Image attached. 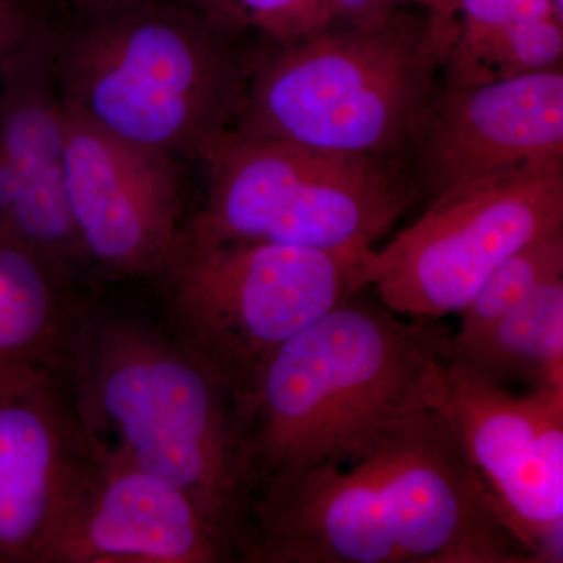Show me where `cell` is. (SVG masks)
Segmentation results:
<instances>
[{
  "instance_id": "cell-1",
  "label": "cell",
  "mask_w": 563,
  "mask_h": 563,
  "mask_svg": "<svg viewBox=\"0 0 563 563\" xmlns=\"http://www.w3.org/2000/svg\"><path fill=\"white\" fill-rule=\"evenodd\" d=\"M244 563H532L442 407L255 499Z\"/></svg>"
},
{
  "instance_id": "cell-2",
  "label": "cell",
  "mask_w": 563,
  "mask_h": 563,
  "mask_svg": "<svg viewBox=\"0 0 563 563\" xmlns=\"http://www.w3.org/2000/svg\"><path fill=\"white\" fill-rule=\"evenodd\" d=\"M62 384L91 443L187 493L242 562L254 504L242 409L158 314L95 292Z\"/></svg>"
},
{
  "instance_id": "cell-3",
  "label": "cell",
  "mask_w": 563,
  "mask_h": 563,
  "mask_svg": "<svg viewBox=\"0 0 563 563\" xmlns=\"http://www.w3.org/2000/svg\"><path fill=\"white\" fill-rule=\"evenodd\" d=\"M358 292L263 366L244 407L254 501L321 463L362 457L442 402L453 335Z\"/></svg>"
},
{
  "instance_id": "cell-4",
  "label": "cell",
  "mask_w": 563,
  "mask_h": 563,
  "mask_svg": "<svg viewBox=\"0 0 563 563\" xmlns=\"http://www.w3.org/2000/svg\"><path fill=\"white\" fill-rule=\"evenodd\" d=\"M258 47L188 3L120 0L57 24L55 73L70 113L199 163L235 128Z\"/></svg>"
},
{
  "instance_id": "cell-5",
  "label": "cell",
  "mask_w": 563,
  "mask_h": 563,
  "mask_svg": "<svg viewBox=\"0 0 563 563\" xmlns=\"http://www.w3.org/2000/svg\"><path fill=\"white\" fill-rule=\"evenodd\" d=\"M453 16L395 11L332 22L285 46L261 43L236 131L402 165L422 111L442 85ZM404 166V165H402Z\"/></svg>"
},
{
  "instance_id": "cell-6",
  "label": "cell",
  "mask_w": 563,
  "mask_h": 563,
  "mask_svg": "<svg viewBox=\"0 0 563 563\" xmlns=\"http://www.w3.org/2000/svg\"><path fill=\"white\" fill-rule=\"evenodd\" d=\"M369 250H313L184 232L161 285L158 317L235 395L242 409L263 366L291 336L369 287Z\"/></svg>"
},
{
  "instance_id": "cell-7",
  "label": "cell",
  "mask_w": 563,
  "mask_h": 563,
  "mask_svg": "<svg viewBox=\"0 0 563 563\" xmlns=\"http://www.w3.org/2000/svg\"><path fill=\"white\" fill-rule=\"evenodd\" d=\"M195 239L369 250L420 198L399 162L231 129L199 161Z\"/></svg>"
},
{
  "instance_id": "cell-8",
  "label": "cell",
  "mask_w": 563,
  "mask_h": 563,
  "mask_svg": "<svg viewBox=\"0 0 563 563\" xmlns=\"http://www.w3.org/2000/svg\"><path fill=\"white\" fill-rule=\"evenodd\" d=\"M563 229V165L523 166L465 181L383 250L369 285L391 312L440 320L461 313L507 257Z\"/></svg>"
},
{
  "instance_id": "cell-9",
  "label": "cell",
  "mask_w": 563,
  "mask_h": 563,
  "mask_svg": "<svg viewBox=\"0 0 563 563\" xmlns=\"http://www.w3.org/2000/svg\"><path fill=\"white\" fill-rule=\"evenodd\" d=\"M440 407L532 563H562L563 390L514 395L450 361Z\"/></svg>"
},
{
  "instance_id": "cell-10",
  "label": "cell",
  "mask_w": 563,
  "mask_h": 563,
  "mask_svg": "<svg viewBox=\"0 0 563 563\" xmlns=\"http://www.w3.org/2000/svg\"><path fill=\"white\" fill-rule=\"evenodd\" d=\"M66 199L87 269L157 280L184 236L180 162L66 110Z\"/></svg>"
},
{
  "instance_id": "cell-11",
  "label": "cell",
  "mask_w": 563,
  "mask_h": 563,
  "mask_svg": "<svg viewBox=\"0 0 563 563\" xmlns=\"http://www.w3.org/2000/svg\"><path fill=\"white\" fill-rule=\"evenodd\" d=\"M402 165L429 201L506 169L563 165L562 66L473 87L440 85Z\"/></svg>"
},
{
  "instance_id": "cell-12",
  "label": "cell",
  "mask_w": 563,
  "mask_h": 563,
  "mask_svg": "<svg viewBox=\"0 0 563 563\" xmlns=\"http://www.w3.org/2000/svg\"><path fill=\"white\" fill-rule=\"evenodd\" d=\"M222 562L235 559L187 493L91 440L41 561Z\"/></svg>"
},
{
  "instance_id": "cell-13",
  "label": "cell",
  "mask_w": 563,
  "mask_h": 563,
  "mask_svg": "<svg viewBox=\"0 0 563 563\" xmlns=\"http://www.w3.org/2000/svg\"><path fill=\"white\" fill-rule=\"evenodd\" d=\"M55 40L57 24L44 16L0 76V152L18 181L11 235L84 273L66 199V107Z\"/></svg>"
},
{
  "instance_id": "cell-14",
  "label": "cell",
  "mask_w": 563,
  "mask_h": 563,
  "mask_svg": "<svg viewBox=\"0 0 563 563\" xmlns=\"http://www.w3.org/2000/svg\"><path fill=\"white\" fill-rule=\"evenodd\" d=\"M90 440L58 380L0 391V563H41Z\"/></svg>"
},
{
  "instance_id": "cell-15",
  "label": "cell",
  "mask_w": 563,
  "mask_h": 563,
  "mask_svg": "<svg viewBox=\"0 0 563 563\" xmlns=\"http://www.w3.org/2000/svg\"><path fill=\"white\" fill-rule=\"evenodd\" d=\"M92 296L77 269L0 232V391L62 383Z\"/></svg>"
},
{
  "instance_id": "cell-16",
  "label": "cell",
  "mask_w": 563,
  "mask_h": 563,
  "mask_svg": "<svg viewBox=\"0 0 563 563\" xmlns=\"http://www.w3.org/2000/svg\"><path fill=\"white\" fill-rule=\"evenodd\" d=\"M451 362L498 385L515 379L563 390V277L451 351Z\"/></svg>"
},
{
  "instance_id": "cell-17",
  "label": "cell",
  "mask_w": 563,
  "mask_h": 563,
  "mask_svg": "<svg viewBox=\"0 0 563 563\" xmlns=\"http://www.w3.org/2000/svg\"><path fill=\"white\" fill-rule=\"evenodd\" d=\"M563 60V21L531 18L507 24H463L453 18L442 68L443 87H473L558 68Z\"/></svg>"
},
{
  "instance_id": "cell-18",
  "label": "cell",
  "mask_w": 563,
  "mask_h": 563,
  "mask_svg": "<svg viewBox=\"0 0 563 563\" xmlns=\"http://www.w3.org/2000/svg\"><path fill=\"white\" fill-rule=\"evenodd\" d=\"M563 277V229L532 240L498 266L462 310L451 351L472 342L507 313L555 279Z\"/></svg>"
},
{
  "instance_id": "cell-19",
  "label": "cell",
  "mask_w": 563,
  "mask_h": 563,
  "mask_svg": "<svg viewBox=\"0 0 563 563\" xmlns=\"http://www.w3.org/2000/svg\"><path fill=\"white\" fill-rule=\"evenodd\" d=\"M228 31L285 46L335 22L331 0H185Z\"/></svg>"
},
{
  "instance_id": "cell-20",
  "label": "cell",
  "mask_w": 563,
  "mask_h": 563,
  "mask_svg": "<svg viewBox=\"0 0 563 563\" xmlns=\"http://www.w3.org/2000/svg\"><path fill=\"white\" fill-rule=\"evenodd\" d=\"M453 16L461 18V21L454 18L457 22L474 25L507 24L544 16L561 20L550 0H454Z\"/></svg>"
},
{
  "instance_id": "cell-21",
  "label": "cell",
  "mask_w": 563,
  "mask_h": 563,
  "mask_svg": "<svg viewBox=\"0 0 563 563\" xmlns=\"http://www.w3.org/2000/svg\"><path fill=\"white\" fill-rule=\"evenodd\" d=\"M43 18L32 0H0V76Z\"/></svg>"
},
{
  "instance_id": "cell-22",
  "label": "cell",
  "mask_w": 563,
  "mask_h": 563,
  "mask_svg": "<svg viewBox=\"0 0 563 563\" xmlns=\"http://www.w3.org/2000/svg\"><path fill=\"white\" fill-rule=\"evenodd\" d=\"M418 2L422 5H428L433 13L443 14V16H453L454 0H390V3L395 9H399L401 3Z\"/></svg>"
},
{
  "instance_id": "cell-23",
  "label": "cell",
  "mask_w": 563,
  "mask_h": 563,
  "mask_svg": "<svg viewBox=\"0 0 563 563\" xmlns=\"http://www.w3.org/2000/svg\"><path fill=\"white\" fill-rule=\"evenodd\" d=\"M79 9H90V7L107 5V3L120 2V0H74Z\"/></svg>"
},
{
  "instance_id": "cell-24",
  "label": "cell",
  "mask_w": 563,
  "mask_h": 563,
  "mask_svg": "<svg viewBox=\"0 0 563 563\" xmlns=\"http://www.w3.org/2000/svg\"><path fill=\"white\" fill-rule=\"evenodd\" d=\"M550 2L551 5H553L555 14L563 20V0H550Z\"/></svg>"
}]
</instances>
